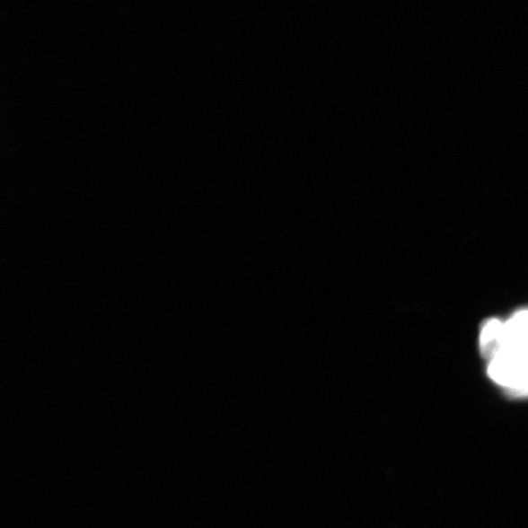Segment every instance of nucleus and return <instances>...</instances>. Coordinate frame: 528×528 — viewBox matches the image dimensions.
Returning <instances> with one entry per match:
<instances>
[{
    "mask_svg": "<svg viewBox=\"0 0 528 528\" xmlns=\"http://www.w3.org/2000/svg\"><path fill=\"white\" fill-rule=\"evenodd\" d=\"M480 347L490 379L515 398L528 396V310L506 321L489 319L481 328Z\"/></svg>",
    "mask_w": 528,
    "mask_h": 528,
    "instance_id": "obj_1",
    "label": "nucleus"
}]
</instances>
